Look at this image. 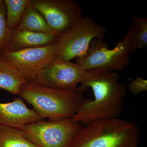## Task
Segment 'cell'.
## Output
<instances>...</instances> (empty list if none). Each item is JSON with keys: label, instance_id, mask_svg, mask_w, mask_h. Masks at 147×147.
Listing matches in <instances>:
<instances>
[{"label": "cell", "instance_id": "obj_1", "mask_svg": "<svg viewBox=\"0 0 147 147\" xmlns=\"http://www.w3.org/2000/svg\"><path fill=\"white\" fill-rule=\"evenodd\" d=\"M80 84L76 91L83 94L91 88L94 98H82L72 121L84 126L94 121L117 118L120 115L126 89L119 82L117 71L106 69L87 71Z\"/></svg>", "mask_w": 147, "mask_h": 147}, {"label": "cell", "instance_id": "obj_2", "mask_svg": "<svg viewBox=\"0 0 147 147\" xmlns=\"http://www.w3.org/2000/svg\"><path fill=\"white\" fill-rule=\"evenodd\" d=\"M137 124L115 118L91 122L75 135L69 147H138Z\"/></svg>", "mask_w": 147, "mask_h": 147}, {"label": "cell", "instance_id": "obj_3", "mask_svg": "<svg viewBox=\"0 0 147 147\" xmlns=\"http://www.w3.org/2000/svg\"><path fill=\"white\" fill-rule=\"evenodd\" d=\"M19 96L42 119L50 121L72 119L83 98V94L76 91L51 89L28 82L21 86Z\"/></svg>", "mask_w": 147, "mask_h": 147}, {"label": "cell", "instance_id": "obj_4", "mask_svg": "<svg viewBox=\"0 0 147 147\" xmlns=\"http://www.w3.org/2000/svg\"><path fill=\"white\" fill-rule=\"evenodd\" d=\"M107 29L89 17L79 19L70 29L59 37L56 43V58L70 61L86 55L91 42L103 38Z\"/></svg>", "mask_w": 147, "mask_h": 147}, {"label": "cell", "instance_id": "obj_5", "mask_svg": "<svg viewBox=\"0 0 147 147\" xmlns=\"http://www.w3.org/2000/svg\"><path fill=\"white\" fill-rule=\"evenodd\" d=\"M83 125L71 119L28 124L17 129L39 147H69Z\"/></svg>", "mask_w": 147, "mask_h": 147}, {"label": "cell", "instance_id": "obj_6", "mask_svg": "<svg viewBox=\"0 0 147 147\" xmlns=\"http://www.w3.org/2000/svg\"><path fill=\"white\" fill-rule=\"evenodd\" d=\"M87 71L77 64L56 58L38 73L32 82L51 89L76 91Z\"/></svg>", "mask_w": 147, "mask_h": 147}, {"label": "cell", "instance_id": "obj_7", "mask_svg": "<svg viewBox=\"0 0 147 147\" xmlns=\"http://www.w3.org/2000/svg\"><path fill=\"white\" fill-rule=\"evenodd\" d=\"M30 5L59 36L82 17V9L74 0H30Z\"/></svg>", "mask_w": 147, "mask_h": 147}, {"label": "cell", "instance_id": "obj_8", "mask_svg": "<svg viewBox=\"0 0 147 147\" xmlns=\"http://www.w3.org/2000/svg\"><path fill=\"white\" fill-rule=\"evenodd\" d=\"M76 62L86 71L106 69L117 71H123L129 64L130 59L118 43L109 49L103 38H96L91 42L86 55L76 58Z\"/></svg>", "mask_w": 147, "mask_h": 147}, {"label": "cell", "instance_id": "obj_9", "mask_svg": "<svg viewBox=\"0 0 147 147\" xmlns=\"http://www.w3.org/2000/svg\"><path fill=\"white\" fill-rule=\"evenodd\" d=\"M57 42L43 47L7 51L0 55V58L16 69L27 82H32L38 73L56 58Z\"/></svg>", "mask_w": 147, "mask_h": 147}, {"label": "cell", "instance_id": "obj_10", "mask_svg": "<svg viewBox=\"0 0 147 147\" xmlns=\"http://www.w3.org/2000/svg\"><path fill=\"white\" fill-rule=\"evenodd\" d=\"M33 109H29L21 98H14L11 102H0V125L19 128L28 124L41 120Z\"/></svg>", "mask_w": 147, "mask_h": 147}, {"label": "cell", "instance_id": "obj_11", "mask_svg": "<svg viewBox=\"0 0 147 147\" xmlns=\"http://www.w3.org/2000/svg\"><path fill=\"white\" fill-rule=\"evenodd\" d=\"M59 37V36L57 34L16 29L11 31L10 45L7 51L15 52L29 48L43 47L56 43Z\"/></svg>", "mask_w": 147, "mask_h": 147}, {"label": "cell", "instance_id": "obj_12", "mask_svg": "<svg viewBox=\"0 0 147 147\" xmlns=\"http://www.w3.org/2000/svg\"><path fill=\"white\" fill-rule=\"evenodd\" d=\"M117 43L129 55L137 49L146 48L147 18L133 16L128 32L122 41Z\"/></svg>", "mask_w": 147, "mask_h": 147}, {"label": "cell", "instance_id": "obj_13", "mask_svg": "<svg viewBox=\"0 0 147 147\" xmlns=\"http://www.w3.org/2000/svg\"><path fill=\"white\" fill-rule=\"evenodd\" d=\"M27 82L16 69L0 58V88L11 94L19 95L21 86Z\"/></svg>", "mask_w": 147, "mask_h": 147}, {"label": "cell", "instance_id": "obj_14", "mask_svg": "<svg viewBox=\"0 0 147 147\" xmlns=\"http://www.w3.org/2000/svg\"><path fill=\"white\" fill-rule=\"evenodd\" d=\"M16 29L59 35L49 26L42 14L31 6L30 4L19 26Z\"/></svg>", "mask_w": 147, "mask_h": 147}, {"label": "cell", "instance_id": "obj_15", "mask_svg": "<svg viewBox=\"0 0 147 147\" xmlns=\"http://www.w3.org/2000/svg\"><path fill=\"white\" fill-rule=\"evenodd\" d=\"M0 147H39L27 139L21 131L0 125Z\"/></svg>", "mask_w": 147, "mask_h": 147}, {"label": "cell", "instance_id": "obj_16", "mask_svg": "<svg viewBox=\"0 0 147 147\" xmlns=\"http://www.w3.org/2000/svg\"><path fill=\"white\" fill-rule=\"evenodd\" d=\"M4 1L7 26L11 30H16L24 17L30 0H4Z\"/></svg>", "mask_w": 147, "mask_h": 147}, {"label": "cell", "instance_id": "obj_17", "mask_svg": "<svg viewBox=\"0 0 147 147\" xmlns=\"http://www.w3.org/2000/svg\"><path fill=\"white\" fill-rule=\"evenodd\" d=\"M6 13L4 0H0V55L8 51L12 31L7 24Z\"/></svg>", "mask_w": 147, "mask_h": 147}, {"label": "cell", "instance_id": "obj_18", "mask_svg": "<svg viewBox=\"0 0 147 147\" xmlns=\"http://www.w3.org/2000/svg\"><path fill=\"white\" fill-rule=\"evenodd\" d=\"M130 92L134 94H139L147 91V80L137 76L129 85Z\"/></svg>", "mask_w": 147, "mask_h": 147}]
</instances>
